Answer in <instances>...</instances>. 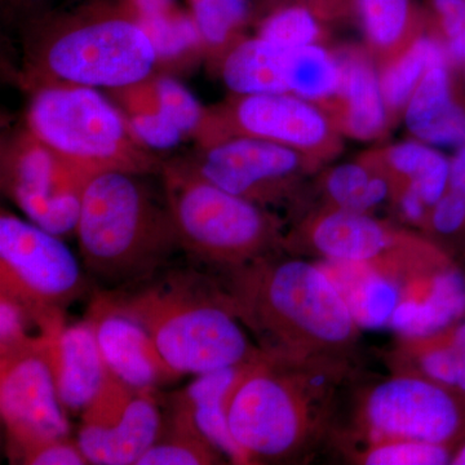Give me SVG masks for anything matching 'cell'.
<instances>
[{
	"label": "cell",
	"mask_w": 465,
	"mask_h": 465,
	"mask_svg": "<svg viewBox=\"0 0 465 465\" xmlns=\"http://www.w3.org/2000/svg\"><path fill=\"white\" fill-rule=\"evenodd\" d=\"M213 274L265 357L287 363L347 362L361 327L317 262L273 253Z\"/></svg>",
	"instance_id": "1"
},
{
	"label": "cell",
	"mask_w": 465,
	"mask_h": 465,
	"mask_svg": "<svg viewBox=\"0 0 465 465\" xmlns=\"http://www.w3.org/2000/svg\"><path fill=\"white\" fill-rule=\"evenodd\" d=\"M101 290L145 327L179 374H204L264 356L251 342L211 272L170 265L131 286Z\"/></svg>",
	"instance_id": "2"
},
{
	"label": "cell",
	"mask_w": 465,
	"mask_h": 465,
	"mask_svg": "<svg viewBox=\"0 0 465 465\" xmlns=\"http://www.w3.org/2000/svg\"><path fill=\"white\" fill-rule=\"evenodd\" d=\"M139 179L100 173L84 189L75 234L85 271L105 290L146 280L182 251L167 204L159 206Z\"/></svg>",
	"instance_id": "3"
},
{
	"label": "cell",
	"mask_w": 465,
	"mask_h": 465,
	"mask_svg": "<svg viewBox=\"0 0 465 465\" xmlns=\"http://www.w3.org/2000/svg\"><path fill=\"white\" fill-rule=\"evenodd\" d=\"M347 362L287 363L262 356L232 396L229 427L249 464L289 460L323 430Z\"/></svg>",
	"instance_id": "4"
},
{
	"label": "cell",
	"mask_w": 465,
	"mask_h": 465,
	"mask_svg": "<svg viewBox=\"0 0 465 465\" xmlns=\"http://www.w3.org/2000/svg\"><path fill=\"white\" fill-rule=\"evenodd\" d=\"M161 174L180 247L208 271H231L284 249L277 217L207 182L191 162H163Z\"/></svg>",
	"instance_id": "5"
},
{
	"label": "cell",
	"mask_w": 465,
	"mask_h": 465,
	"mask_svg": "<svg viewBox=\"0 0 465 465\" xmlns=\"http://www.w3.org/2000/svg\"><path fill=\"white\" fill-rule=\"evenodd\" d=\"M27 130L90 176L161 173L163 162L136 139L124 113L97 88L45 82L34 94Z\"/></svg>",
	"instance_id": "6"
},
{
	"label": "cell",
	"mask_w": 465,
	"mask_h": 465,
	"mask_svg": "<svg viewBox=\"0 0 465 465\" xmlns=\"http://www.w3.org/2000/svg\"><path fill=\"white\" fill-rule=\"evenodd\" d=\"M87 291L81 264L58 235L3 211L0 296L20 305L47 336L66 323V308Z\"/></svg>",
	"instance_id": "7"
},
{
	"label": "cell",
	"mask_w": 465,
	"mask_h": 465,
	"mask_svg": "<svg viewBox=\"0 0 465 465\" xmlns=\"http://www.w3.org/2000/svg\"><path fill=\"white\" fill-rule=\"evenodd\" d=\"M39 65L45 82L118 90L153 75L158 57L131 17H104L66 27L45 42Z\"/></svg>",
	"instance_id": "8"
},
{
	"label": "cell",
	"mask_w": 465,
	"mask_h": 465,
	"mask_svg": "<svg viewBox=\"0 0 465 465\" xmlns=\"http://www.w3.org/2000/svg\"><path fill=\"white\" fill-rule=\"evenodd\" d=\"M300 244L321 259L372 266L402 286L416 275L452 264L433 242L403 231L370 213L327 207L302 223L296 238H286L284 249Z\"/></svg>",
	"instance_id": "9"
},
{
	"label": "cell",
	"mask_w": 465,
	"mask_h": 465,
	"mask_svg": "<svg viewBox=\"0 0 465 465\" xmlns=\"http://www.w3.org/2000/svg\"><path fill=\"white\" fill-rule=\"evenodd\" d=\"M362 440H415L454 448L465 440V396L411 372L376 385L357 415Z\"/></svg>",
	"instance_id": "10"
},
{
	"label": "cell",
	"mask_w": 465,
	"mask_h": 465,
	"mask_svg": "<svg viewBox=\"0 0 465 465\" xmlns=\"http://www.w3.org/2000/svg\"><path fill=\"white\" fill-rule=\"evenodd\" d=\"M91 177L29 130L2 150V188L34 224L52 234H73Z\"/></svg>",
	"instance_id": "11"
},
{
	"label": "cell",
	"mask_w": 465,
	"mask_h": 465,
	"mask_svg": "<svg viewBox=\"0 0 465 465\" xmlns=\"http://www.w3.org/2000/svg\"><path fill=\"white\" fill-rule=\"evenodd\" d=\"M234 134L280 143L311 161L327 157L338 146L335 127L323 109L290 92L237 96L228 108L210 112L200 143Z\"/></svg>",
	"instance_id": "12"
},
{
	"label": "cell",
	"mask_w": 465,
	"mask_h": 465,
	"mask_svg": "<svg viewBox=\"0 0 465 465\" xmlns=\"http://www.w3.org/2000/svg\"><path fill=\"white\" fill-rule=\"evenodd\" d=\"M201 148L189 162L203 179L262 207L290 200L312 164L296 150L242 134Z\"/></svg>",
	"instance_id": "13"
},
{
	"label": "cell",
	"mask_w": 465,
	"mask_h": 465,
	"mask_svg": "<svg viewBox=\"0 0 465 465\" xmlns=\"http://www.w3.org/2000/svg\"><path fill=\"white\" fill-rule=\"evenodd\" d=\"M0 415L9 458L20 463L43 443L70 437L45 344L0 357Z\"/></svg>",
	"instance_id": "14"
},
{
	"label": "cell",
	"mask_w": 465,
	"mask_h": 465,
	"mask_svg": "<svg viewBox=\"0 0 465 465\" xmlns=\"http://www.w3.org/2000/svg\"><path fill=\"white\" fill-rule=\"evenodd\" d=\"M162 420L154 391L134 390L106 367L99 393L82 412L76 440L90 464L137 465Z\"/></svg>",
	"instance_id": "15"
},
{
	"label": "cell",
	"mask_w": 465,
	"mask_h": 465,
	"mask_svg": "<svg viewBox=\"0 0 465 465\" xmlns=\"http://www.w3.org/2000/svg\"><path fill=\"white\" fill-rule=\"evenodd\" d=\"M88 321L109 371L137 391H154L179 381L182 374L166 360L143 324L115 307L101 289L92 292Z\"/></svg>",
	"instance_id": "16"
},
{
	"label": "cell",
	"mask_w": 465,
	"mask_h": 465,
	"mask_svg": "<svg viewBox=\"0 0 465 465\" xmlns=\"http://www.w3.org/2000/svg\"><path fill=\"white\" fill-rule=\"evenodd\" d=\"M45 353L66 414H82L99 393L106 374L90 321L65 323L52 332L45 338Z\"/></svg>",
	"instance_id": "17"
},
{
	"label": "cell",
	"mask_w": 465,
	"mask_h": 465,
	"mask_svg": "<svg viewBox=\"0 0 465 465\" xmlns=\"http://www.w3.org/2000/svg\"><path fill=\"white\" fill-rule=\"evenodd\" d=\"M465 318V277L455 262L401 287L390 327L403 338L439 332Z\"/></svg>",
	"instance_id": "18"
},
{
	"label": "cell",
	"mask_w": 465,
	"mask_h": 465,
	"mask_svg": "<svg viewBox=\"0 0 465 465\" xmlns=\"http://www.w3.org/2000/svg\"><path fill=\"white\" fill-rule=\"evenodd\" d=\"M252 362L195 375L194 381L183 390L170 396L168 407L188 419L195 430L232 464H249L246 454L232 439L229 410L234 391Z\"/></svg>",
	"instance_id": "19"
},
{
	"label": "cell",
	"mask_w": 465,
	"mask_h": 465,
	"mask_svg": "<svg viewBox=\"0 0 465 465\" xmlns=\"http://www.w3.org/2000/svg\"><path fill=\"white\" fill-rule=\"evenodd\" d=\"M342 69L338 104L339 128L357 140L376 139L384 133L390 110L384 100L381 74L369 54L349 48L339 54Z\"/></svg>",
	"instance_id": "20"
},
{
	"label": "cell",
	"mask_w": 465,
	"mask_h": 465,
	"mask_svg": "<svg viewBox=\"0 0 465 465\" xmlns=\"http://www.w3.org/2000/svg\"><path fill=\"white\" fill-rule=\"evenodd\" d=\"M407 130L428 145H465V108L455 99L450 65L432 67L403 109Z\"/></svg>",
	"instance_id": "21"
},
{
	"label": "cell",
	"mask_w": 465,
	"mask_h": 465,
	"mask_svg": "<svg viewBox=\"0 0 465 465\" xmlns=\"http://www.w3.org/2000/svg\"><path fill=\"white\" fill-rule=\"evenodd\" d=\"M317 264L335 284L358 326L390 327L400 302L397 281L361 262L321 259Z\"/></svg>",
	"instance_id": "22"
},
{
	"label": "cell",
	"mask_w": 465,
	"mask_h": 465,
	"mask_svg": "<svg viewBox=\"0 0 465 465\" xmlns=\"http://www.w3.org/2000/svg\"><path fill=\"white\" fill-rule=\"evenodd\" d=\"M397 372H411L465 396V320L425 336H400Z\"/></svg>",
	"instance_id": "23"
},
{
	"label": "cell",
	"mask_w": 465,
	"mask_h": 465,
	"mask_svg": "<svg viewBox=\"0 0 465 465\" xmlns=\"http://www.w3.org/2000/svg\"><path fill=\"white\" fill-rule=\"evenodd\" d=\"M222 76L235 96L287 92L286 51L259 35L242 39L225 52Z\"/></svg>",
	"instance_id": "24"
},
{
	"label": "cell",
	"mask_w": 465,
	"mask_h": 465,
	"mask_svg": "<svg viewBox=\"0 0 465 465\" xmlns=\"http://www.w3.org/2000/svg\"><path fill=\"white\" fill-rule=\"evenodd\" d=\"M390 177L394 189L410 185L432 207L450 186V159L420 140L391 145L381 157L370 158Z\"/></svg>",
	"instance_id": "25"
},
{
	"label": "cell",
	"mask_w": 465,
	"mask_h": 465,
	"mask_svg": "<svg viewBox=\"0 0 465 465\" xmlns=\"http://www.w3.org/2000/svg\"><path fill=\"white\" fill-rule=\"evenodd\" d=\"M440 65H450L445 42L430 34L412 36L396 54H391L379 73L390 113L403 112L425 74Z\"/></svg>",
	"instance_id": "26"
},
{
	"label": "cell",
	"mask_w": 465,
	"mask_h": 465,
	"mask_svg": "<svg viewBox=\"0 0 465 465\" xmlns=\"http://www.w3.org/2000/svg\"><path fill=\"white\" fill-rule=\"evenodd\" d=\"M329 206L370 213L393 198L394 186L371 159L339 164L324 177Z\"/></svg>",
	"instance_id": "27"
},
{
	"label": "cell",
	"mask_w": 465,
	"mask_h": 465,
	"mask_svg": "<svg viewBox=\"0 0 465 465\" xmlns=\"http://www.w3.org/2000/svg\"><path fill=\"white\" fill-rule=\"evenodd\" d=\"M341 81L339 54H333L320 43L286 51V84L290 94L323 105L336 100Z\"/></svg>",
	"instance_id": "28"
},
{
	"label": "cell",
	"mask_w": 465,
	"mask_h": 465,
	"mask_svg": "<svg viewBox=\"0 0 465 465\" xmlns=\"http://www.w3.org/2000/svg\"><path fill=\"white\" fill-rule=\"evenodd\" d=\"M356 14L367 42L381 54H396L412 38L415 0H341Z\"/></svg>",
	"instance_id": "29"
},
{
	"label": "cell",
	"mask_w": 465,
	"mask_h": 465,
	"mask_svg": "<svg viewBox=\"0 0 465 465\" xmlns=\"http://www.w3.org/2000/svg\"><path fill=\"white\" fill-rule=\"evenodd\" d=\"M225 460L188 419L168 407L157 440L137 465H216Z\"/></svg>",
	"instance_id": "30"
},
{
	"label": "cell",
	"mask_w": 465,
	"mask_h": 465,
	"mask_svg": "<svg viewBox=\"0 0 465 465\" xmlns=\"http://www.w3.org/2000/svg\"><path fill=\"white\" fill-rule=\"evenodd\" d=\"M134 21L149 36L158 64L179 63L204 48L194 18L183 14L177 7Z\"/></svg>",
	"instance_id": "31"
},
{
	"label": "cell",
	"mask_w": 465,
	"mask_h": 465,
	"mask_svg": "<svg viewBox=\"0 0 465 465\" xmlns=\"http://www.w3.org/2000/svg\"><path fill=\"white\" fill-rule=\"evenodd\" d=\"M454 448L415 440H363L354 450L353 460L365 465H443L451 464Z\"/></svg>",
	"instance_id": "32"
},
{
	"label": "cell",
	"mask_w": 465,
	"mask_h": 465,
	"mask_svg": "<svg viewBox=\"0 0 465 465\" xmlns=\"http://www.w3.org/2000/svg\"><path fill=\"white\" fill-rule=\"evenodd\" d=\"M191 5L204 48L224 56L246 20V0H191Z\"/></svg>",
	"instance_id": "33"
},
{
	"label": "cell",
	"mask_w": 465,
	"mask_h": 465,
	"mask_svg": "<svg viewBox=\"0 0 465 465\" xmlns=\"http://www.w3.org/2000/svg\"><path fill=\"white\" fill-rule=\"evenodd\" d=\"M258 35L284 51L316 45L322 36L321 16L311 5H287L262 21Z\"/></svg>",
	"instance_id": "34"
},
{
	"label": "cell",
	"mask_w": 465,
	"mask_h": 465,
	"mask_svg": "<svg viewBox=\"0 0 465 465\" xmlns=\"http://www.w3.org/2000/svg\"><path fill=\"white\" fill-rule=\"evenodd\" d=\"M161 112L176 124L185 136H203L210 110L201 105L185 85L168 75L154 76Z\"/></svg>",
	"instance_id": "35"
},
{
	"label": "cell",
	"mask_w": 465,
	"mask_h": 465,
	"mask_svg": "<svg viewBox=\"0 0 465 465\" xmlns=\"http://www.w3.org/2000/svg\"><path fill=\"white\" fill-rule=\"evenodd\" d=\"M125 118L136 139L152 152L153 149H173L185 137L183 131L162 112L125 115Z\"/></svg>",
	"instance_id": "36"
},
{
	"label": "cell",
	"mask_w": 465,
	"mask_h": 465,
	"mask_svg": "<svg viewBox=\"0 0 465 465\" xmlns=\"http://www.w3.org/2000/svg\"><path fill=\"white\" fill-rule=\"evenodd\" d=\"M442 235H454L465 231V197L449 189L433 204L428 216V225Z\"/></svg>",
	"instance_id": "37"
},
{
	"label": "cell",
	"mask_w": 465,
	"mask_h": 465,
	"mask_svg": "<svg viewBox=\"0 0 465 465\" xmlns=\"http://www.w3.org/2000/svg\"><path fill=\"white\" fill-rule=\"evenodd\" d=\"M21 463L27 465H87L90 461L82 451L78 440H54L33 449L23 458Z\"/></svg>",
	"instance_id": "38"
},
{
	"label": "cell",
	"mask_w": 465,
	"mask_h": 465,
	"mask_svg": "<svg viewBox=\"0 0 465 465\" xmlns=\"http://www.w3.org/2000/svg\"><path fill=\"white\" fill-rule=\"evenodd\" d=\"M400 215L411 224L427 226L430 208L412 186L402 185L394 189L393 198Z\"/></svg>",
	"instance_id": "39"
},
{
	"label": "cell",
	"mask_w": 465,
	"mask_h": 465,
	"mask_svg": "<svg viewBox=\"0 0 465 465\" xmlns=\"http://www.w3.org/2000/svg\"><path fill=\"white\" fill-rule=\"evenodd\" d=\"M432 8L445 41L463 32L465 0H432Z\"/></svg>",
	"instance_id": "40"
},
{
	"label": "cell",
	"mask_w": 465,
	"mask_h": 465,
	"mask_svg": "<svg viewBox=\"0 0 465 465\" xmlns=\"http://www.w3.org/2000/svg\"><path fill=\"white\" fill-rule=\"evenodd\" d=\"M449 189L465 197V145L458 148L454 157L450 159Z\"/></svg>",
	"instance_id": "41"
},
{
	"label": "cell",
	"mask_w": 465,
	"mask_h": 465,
	"mask_svg": "<svg viewBox=\"0 0 465 465\" xmlns=\"http://www.w3.org/2000/svg\"><path fill=\"white\" fill-rule=\"evenodd\" d=\"M133 2L134 12H136L134 20L153 16L176 7L173 0H133Z\"/></svg>",
	"instance_id": "42"
},
{
	"label": "cell",
	"mask_w": 465,
	"mask_h": 465,
	"mask_svg": "<svg viewBox=\"0 0 465 465\" xmlns=\"http://www.w3.org/2000/svg\"><path fill=\"white\" fill-rule=\"evenodd\" d=\"M445 47L448 52L450 65H463L465 61V29L463 32L446 39Z\"/></svg>",
	"instance_id": "43"
},
{
	"label": "cell",
	"mask_w": 465,
	"mask_h": 465,
	"mask_svg": "<svg viewBox=\"0 0 465 465\" xmlns=\"http://www.w3.org/2000/svg\"><path fill=\"white\" fill-rule=\"evenodd\" d=\"M287 2H292L291 5H311L321 17L330 14L333 5L332 0H287Z\"/></svg>",
	"instance_id": "44"
},
{
	"label": "cell",
	"mask_w": 465,
	"mask_h": 465,
	"mask_svg": "<svg viewBox=\"0 0 465 465\" xmlns=\"http://www.w3.org/2000/svg\"><path fill=\"white\" fill-rule=\"evenodd\" d=\"M452 465H465V440L461 442L460 448L455 450Z\"/></svg>",
	"instance_id": "45"
},
{
	"label": "cell",
	"mask_w": 465,
	"mask_h": 465,
	"mask_svg": "<svg viewBox=\"0 0 465 465\" xmlns=\"http://www.w3.org/2000/svg\"><path fill=\"white\" fill-rule=\"evenodd\" d=\"M461 66H463V73H464V78H465V61H464L463 65H461Z\"/></svg>",
	"instance_id": "46"
}]
</instances>
